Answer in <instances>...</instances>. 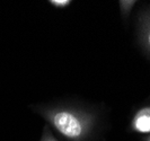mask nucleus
Instances as JSON below:
<instances>
[{
    "instance_id": "423d86ee",
    "label": "nucleus",
    "mask_w": 150,
    "mask_h": 141,
    "mask_svg": "<svg viewBox=\"0 0 150 141\" xmlns=\"http://www.w3.org/2000/svg\"><path fill=\"white\" fill-rule=\"evenodd\" d=\"M50 4L57 8H64L68 7L71 4V1H69V0H52V1H50Z\"/></svg>"
},
{
    "instance_id": "0eeeda50",
    "label": "nucleus",
    "mask_w": 150,
    "mask_h": 141,
    "mask_svg": "<svg viewBox=\"0 0 150 141\" xmlns=\"http://www.w3.org/2000/svg\"><path fill=\"white\" fill-rule=\"evenodd\" d=\"M146 141H150V138H148V139H147Z\"/></svg>"
},
{
    "instance_id": "7ed1b4c3",
    "label": "nucleus",
    "mask_w": 150,
    "mask_h": 141,
    "mask_svg": "<svg viewBox=\"0 0 150 141\" xmlns=\"http://www.w3.org/2000/svg\"><path fill=\"white\" fill-rule=\"evenodd\" d=\"M142 41L144 45L148 47L150 51V16H148L144 21H143L142 26Z\"/></svg>"
},
{
    "instance_id": "f257e3e1",
    "label": "nucleus",
    "mask_w": 150,
    "mask_h": 141,
    "mask_svg": "<svg viewBox=\"0 0 150 141\" xmlns=\"http://www.w3.org/2000/svg\"><path fill=\"white\" fill-rule=\"evenodd\" d=\"M51 126L70 141H85L90 135L96 118L88 112L72 107L40 108L38 112Z\"/></svg>"
},
{
    "instance_id": "f03ea898",
    "label": "nucleus",
    "mask_w": 150,
    "mask_h": 141,
    "mask_svg": "<svg viewBox=\"0 0 150 141\" xmlns=\"http://www.w3.org/2000/svg\"><path fill=\"white\" fill-rule=\"evenodd\" d=\"M132 131L138 133H150V106H146L137 112L131 121Z\"/></svg>"
},
{
    "instance_id": "39448f33",
    "label": "nucleus",
    "mask_w": 150,
    "mask_h": 141,
    "mask_svg": "<svg viewBox=\"0 0 150 141\" xmlns=\"http://www.w3.org/2000/svg\"><path fill=\"white\" fill-rule=\"evenodd\" d=\"M135 4V1H121L120 6L122 9V13L124 14H128L130 11V9L133 7V5Z\"/></svg>"
},
{
    "instance_id": "20e7f679",
    "label": "nucleus",
    "mask_w": 150,
    "mask_h": 141,
    "mask_svg": "<svg viewBox=\"0 0 150 141\" xmlns=\"http://www.w3.org/2000/svg\"><path fill=\"white\" fill-rule=\"evenodd\" d=\"M41 141H58V140L54 138V135L51 132L50 128L49 126H45L44 132H43V135H42V140Z\"/></svg>"
}]
</instances>
